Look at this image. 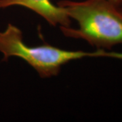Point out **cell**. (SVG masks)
<instances>
[{
    "label": "cell",
    "mask_w": 122,
    "mask_h": 122,
    "mask_svg": "<svg viewBox=\"0 0 122 122\" xmlns=\"http://www.w3.org/2000/svg\"><path fill=\"white\" fill-rule=\"evenodd\" d=\"M0 52L3 61L11 57L22 59L36 71L41 78L57 76L61 67L71 61L84 57H111L122 60V52L96 50L94 52L81 50H66L45 44L27 46L23 40L22 30L12 23H8L5 29L0 31Z\"/></svg>",
    "instance_id": "2"
},
{
    "label": "cell",
    "mask_w": 122,
    "mask_h": 122,
    "mask_svg": "<svg viewBox=\"0 0 122 122\" xmlns=\"http://www.w3.org/2000/svg\"><path fill=\"white\" fill-rule=\"evenodd\" d=\"M112 3L115 4L119 5H122V0H109Z\"/></svg>",
    "instance_id": "4"
},
{
    "label": "cell",
    "mask_w": 122,
    "mask_h": 122,
    "mask_svg": "<svg viewBox=\"0 0 122 122\" xmlns=\"http://www.w3.org/2000/svg\"><path fill=\"white\" fill-rule=\"evenodd\" d=\"M22 6L37 14L53 26H70L71 20L64 10L50 0H0V9Z\"/></svg>",
    "instance_id": "3"
},
{
    "label": "cell",
    "mask_w": 122,
    "mask_h": 122,
    "mask_svg": "<svg viewBox=\"0 0 122 122\" xmlns=\"http://www.w3.org/2000/svg\"><path fill=\"white\" fill-rule=\"evenodd\" d=\"M57 5L78 25L60 26L65 36L83 39L96 50L122 45V5L109 0H61Z\"/></svg>",
    "instance_id": "1"
}]
</instances>
